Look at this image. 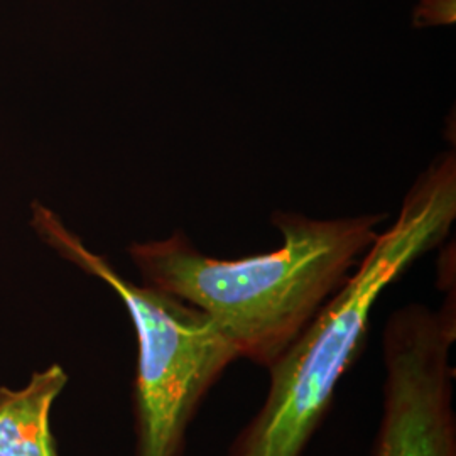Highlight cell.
<instances>
[{
    "instance_id": "7a4b0ae2",
    "label": "cell",
    "mask_w": 456,
    "mask_h": 456,
    "mask_svg": "<svg viewBox=\"0 0 456 456\" xmlns=\"http://www.w3.org/2000/svg\"><path fill=\"white\" fill-rule=\"evenodd\" d=\"M456 218V158L435 159L411 186L391 227L308 326L267 367L262 408L227 456H301L325 419L338 382L367 338L377 299L409 267L448 237Z\"/></svg>"
},
{
    "instance_id": "5b68a950",
    "label": "cell",
    "mask_w": 456,
    "mask_h": 456,
    "mask_svg": "<svg viewBox=\"0 0 456 456\" xmlns=\"http://www.w3.org/2000/svg\"><path fill=\"white\" fill-rule=\"evenodd\" d=\"M66 384L68 374L54 363L22 389L0 387V456H60L49 414Z\"/></svg>"
},
{
    "instance_id": "8992f818",
    "label": "cell",
    "mask_w": 456,
    "mask_h": 456,
    "mask_svg": "<svg viewBox=\"0 0 456 456\" xmlns=\"http://www.w3.org/2000/svg\"><path fill=\"white\" fill-rule=\"evenodd\" d=\"M455 0H419L412 22L416 28L448 26L455 22Z\"/></svg>"
},
{
    "instance_id": "6da1fadb",
    "label": "cell",
    "mask_w": 456,
    "mask_h": 456,
    "mask_svg": "<svg viewBox=\"0 0 456 456\" xmlns=\"http://www.w3.org/2000/svg\"><path fill=\"white\" fill-rule=\"evenodd\" d=\"M386 213L314 220L274 212L282 245L242 259H215L176 232L129 247L142 284L207 313L240 359L267 369L374 244Z\"/></svg>"
},
{
    "instance_id": "277c9868",
    "label": "cell",
    "mask_w": 456,
    "mask_h": 456,
    "mask_svg": "<svg viewBox=\"0 0 456 456\" xmlns=\"http://www.w3.org/2000/svg\"><path fill=\"white\" fill-rule=\"evenodd\" d=\"M455 297L406 305L382 337V412L372 456H456Z\"/></svg>"
},
{
    "instance_id": "3957f363",
    "label": "cell",
    "mask_w": 456,
    "mask_h": 456,
    "mask_svg": "<svg viewBox=\"0 0 456 456\" xmlns=\"http://www.w3.org/2000/svg\"><path fill=\"white\" fill-rule=\"evenodd\" d=\"M33 225L60 256L110 286L131 314L137 338L135 456H183L198 408L240 359L235 346L207 313L120 276L48 208L34 205Z\"/></svg>"
}]
</instances>
